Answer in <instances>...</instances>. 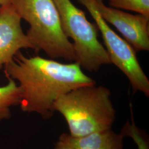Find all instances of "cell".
<instances>
[{"label":"cell","instance_id":"cell-1","mask_svg":"<svg viewBox=\"0 0 149 149\" xmlns=\"http://www.w3.org/2000/svg\"><path fill=\"white\" fill-rule=\"evenodd\" d=\"M4 67L7 79L18 82L22 110L45 119L53 115L54 104L60 97L80 87L96 84L76 62L64 64L18 52Z\"/></svg>","mask_w":149,"mask_h":149},{"label":"cell","instance_id":"cell-2","mask_svg":"<svg viewBox=\"0 0 149 149\" xmlns=\"http://www.w3.org/2000/svg\"><path fill=\"white\" fill-rule=\"evenodd\" d=\"M111 96L104 86H85L60 97L54 110L64 117L71 136H82L112 128L116 110Z\"/></svg>","mask_w":149,"mask_h":149},{"label":"cell","instance_id":"cell-3","mask_svg":"<svg viewBox=\"0 0 149 149\" xmlns=\"http://www.w3.org/2000/svg\"><path fill=\"white\" fill-rule=\"evenodd\" d=\"M17 13L29 25L26 35L36 52L75 62L72 43L64 34L53 0H12Z\"/></svg>","mask_w":149,"mask_h":149},{"label":"cell","instance_id":"cell-4","mask_svg":"<svg viewBox=\"0 0 149 149\" xmlns=\"http://www.w3.org/2000/svg\"><path fill=\"white\" fill-rule=\"evenodd\" d=\"M53 1L64 34L74 42L75 62L90 72H97L103 65L111 64L106 48L98 39L96 24L88 21L85 13L70 0Z\"/></svg>","mask_w":149,"mask_h":149},{"label":"cell","instance_id":"cell-5","mask_svg":"<svg viewBox=\"0 0 149 149\" xmlns=\"http://www.w3.org/2000/svg\"><path fill=\"white\" fill-rule=\"evenodd\" d=\"M91 14L101 33L111 64L127 77L134 92H141L149 96V80L139 63L133 47L114 32L101 17L92 0H79Z\"/></svg>","mask_w":149,"mask_h":149},{"label":"cell","instance_id":"cell-6","mask_svg":"<svg viewBox=\"0 0 149 149\" xmlns=\"http://www.w3.org/2000/svg\"><path fill=\"white\" fill-rule=\"evenodd\" d=\"M92 1L102 18L115 27L135 52L149 51V18L107 6L103 0Z\"/></svg>","mask_w":149,"mask_h":149},{"label":"cell","instance_id":"cell-7","mask_svg":"<svg viewBox=\"0 0 149 149\" xmlns=\"http://www.w3.org/2000/svg\"><path fill=\"white\" fill-rule=\"evenodd\" d=\"M21 19L11 3L0 7V70L22 49H33L22 30Z\"/></svg>","mask_w":149,"mask_h":149},{"label":"cell","instance_id":"cell-8","mask_svg":"<svg viewBox=\"0 0 149 149\" xmlns=\"http://www.w3.org/2000/svg\"><path fill=\"white\" fill-rule=\"evenodd\" d=\"M123 138L111 128L79 137L63 134L59 140L74 149H123Z\"/></svg>","mask_w":149,"mask_h":149},{"label":"cell","instance_id":"cell-9","mask_svg":"<svg viewBox=\"0 0 149 149\" xmlns=\"http://www.w3.org/2000/svg\"><path fill=\"white\" fill-rule=\"evenodd\" d=\"M7 85L0 86V120L10 116L11 107L19 104L20 91L15 81L8 79Z\"/></svg>","mask_w":149,"mask_h":149},{"label":"cell","instance_id":"cell-10","mask_svg":"<svg viewBox=\"0 0 149 149\" xmlns=\"http://www.w3.org/2000/svg\"><path fill=\"white\" fill-rule=\"evenodd\" d=\"M110 7L135 12L149 18V0H108Z\"/></svg>","mask_w":149,"mask_h":149},{"label":"cell","instance_id":"cell-11","mask_svg":"<svg viewBox=\"0 0 149 149\" xmlns=\"http://www.w3.org/2000/svg\"><path fill=\"white\" fill-rule=\"evenodd\" d=\"M131 109V120L125 124L122 129L120 134L123 137L128 136L133 139L134 142L138 149H149V143L145 137L143 132L139 129L135 124L133 117L132 108Z\"/></svg>","mask_w":149,"mask_h":149},{"label":"cell","instance_id":"cell-12","mask_svg":"<svg viewBox=\"0 0 149 149\" xmlns=\"http://www.w3.org/2000/svg\"><path fill=\"white\" fill-rule=\"evenodd\" d=\"M53 149H74L69 145L59 140L55 145Z\"/></svg>","mask_w":149,"mask_h":149},{"label":"cell","instance_id":"cell-13","mask_svg":"<svg viewBox=\"0 0 149 149\" xmlns=\"http://www.w3.org/2000/svg\"><path fill=\"white\" fill-rule=\"evenodd\" d=\"M12 0H0V6L7 5L11 4Z\"/></svg>","mask_w":149,"mask_h":149},{"label":"cell","instance_id":"cell-14","mask_svg":"<svg viewBox=\"0 0 149 149\" xmlns=\"http://www.w3.org/2000/svg\"><path fill=\"white\" fill-rule=\"evenodd\" d=\"M0 7H1V6H0Z\"/></svg>","mask_w":149,"mask_h":149}]
</instances>
